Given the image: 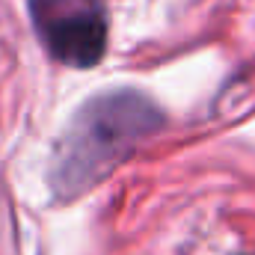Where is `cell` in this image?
Returning a JSON list of instances; mask_svg holds the SVG:
<instances>
[{
    "instance_id": "1",
    "label": "cell",
    "mask_w": 255,
    "mask_h": 255,
    "mask_svg": "<svg viewBox=\"0 0 255 255\" xmlns=\"http://www.w3.org/2000/svg\"><path fill=\"white\" fill-rule=\"evenodd\" d=\"M163 122L160 104L130 86L107 89L83 101L51 154L48 184L54 199L71 202L101 184Z\"/></svg>"
},
{
    "instance_id": "2",
    "label": "cell",
    "mask_w": 255,
    "mask_h": 255,
    "mask_svg": "<svg viewBox=\"0 0 255 255\" xmlns=\"http://www.w3.org/2000/svg\"><path fill=\"white\" fill-rule=\"evenodd\" d=\"M33 30L45 51L68 68H92L107 51V12L101 0H27Z\"/></svg>"
}]
</instances>
